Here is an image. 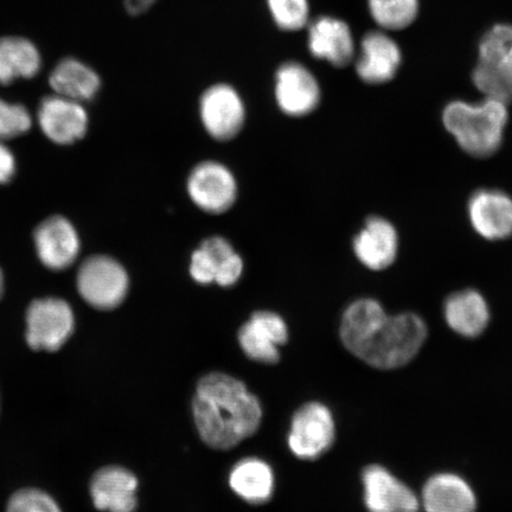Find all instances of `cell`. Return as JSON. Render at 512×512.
<instances>
[{
	"label": "cell",
	"instance_id": "29",
	"mask_svg": "<svg viewBox=\"0 0 512 512\" xmlns=\"http://www.w3.org/2000/svg\"><path fill=\"white\" fill-rule=\"evenodd\" d=\"M6 512H62L59 504L47 492L22 489L11 496Z\"/></svg>",
	"mask_w": 512,
	"mask_h": 512
},
{
	"label": "cell",
	"instance_id": "1",
	"mask_svg": "<svg viewBox=\"0 0 512 512\" xmlns=\"http://www.w3.org/2000/svg\"><path fill=\"white\" fill-rule=\"evenodd\" d=\"M192 414L204 443L216 450H229L259 430L262 407L242 381L210 373L197 384Z\"/></svg>",
	"mask_w": 512,
	"mask_h": 512
},
{
	"label": "cell",
	"instance_id": "4",
	"mask_svg": "<svg viewBox=\"0 0 512 512\" xmlns=\"http://www.w3.org/2000/svg\"><path fill=\"white\" fill-rule=\"evenodd\" d=\"M76 284L87 304L96 310L108 311L124 303L130 278L119 261L108 255H95L81 265Z\"/></svg>",
	"mask_w": 512,
	"mask_h": 512
},
{
	"label": "cell",
	"instance_id": "13",
	"mask_svg": "<svg viewBox=\"0 0 512 512\" xmlns=\"http://www.w3.org/2000/svg\"><path fill=\"white\" fill-rule=\"evenodd\" d=\"M35 246L44 266L63 271L78 258L80 239L72 223L62 216H54L37 227Z\"/></svg>",
	"mask_w": 512,
	"mask_h": 512
},
{
	"label": "cell",
	"instance_id": "21",
	"mask_svg": "<svg viewBox=\"0 0 512 512\" xmlns=\"http://www.w3.org/2000/svg\"><path fill=\"white\" fill-rule=\"evenodd\" d=\"M444 316L448 326L465 338H477L490 324L488 302L475 290L453 293L446 299Z\"/></svg>",
	"mask_w": 512,
	"mask_h": 512
},
{
	"label": "cell",
	"instance_id": "30",
	"mask_svg": "<svg viewBox=\"0 0 512 512\" xmlns=\"http://www.w3.org/2000/svg\"><path fill=\"white\" fill-rule=\"evenodd\" d=\"M32 120L27 108L0 99V139H11L27 133Z\"/></svg>",
	"mask_w": 512,
	"mask_h": 512
},
{
	"label": "cell",
	"instance_id": "19",
	"mask_svg": "<svg viewBox=\"0 0 512 512\" xmlns=\"http://www.w3.org/2000/svg\"><path fill=\"white\" fill-rule=\"evenodd\" d=\"M356 258L371 271L386 270L398 256L399 235L383 217H370L354 240Z\"/></svg>",
	"mask_w": 512,
	"mask_h": 512
},
{
	"label": "cell",
	"instance_id": "5",
	"mask_svg": "<svg viewBox=\"0 0 512 512\" xmlns=\"http://www.w3.org/2000/svg\"><path fill=\"white\" fill-rule=\"evenodd\" d=\"M336 422L334 414L322 402H307L294 413L288 447L302 460H316L334 445Z\"/></svg>",
	"mask_w": 512,
	"mask_h": 512
},
{
	"label": "cell",
	"instance_id": "23",
	"mask_svg": "<svg viewBox=\"0 0 512 512\" xmlns=\"http://www.w3.org/2000/svg\"><path fill=\"white\" fill-rule=\"evenodd\" d=\"M50 86L55 94L82 102L95 98L101 88V80L94 69L79 60H62L50 75Z\"/></svg>",
	"mask_w": 512,
	"mask_h": 512
},
{
	"label": "cell",
	"instance_id": "10",
	"mask_svg": "<svg viewBox=\"0 0 512 512\" xmlns=\"http://www.w3.org/2000/svg\"><path fill=\"white\" fill-rule=\"evenodd\" d=\"M274 95L280 111L294 118L311 114L322 98L316 76L298 62H285L278 68Z\"/></svg>",
	"mask_w": 512,
	"mask_h": 512
},
{
	"label": "cell",
	"instance_id": "24",
	"mask_svg": "<svg viewBox=\"0 0 512 512\" xmlns=\"http://www.w3.org/2000/svg\"><path fill=\"white\" fill-rule=\"evenodd\" d=\"M42 57L35 44L23 37L0 38V83L32 79L40 72Z\"/></svg>",
	"mask_w": 512,
	"mask_h": 512
},
{
	"label": "cell",
	"instance_id": "15",
	"mask_svg": "<svg viewBox=\"0 0 512 512\" xmlns=\"http://www.w3.org/2000/svg\"><path fill=\"white\" fill-rule=\"evenodd\" d=\"M387 318V312L382 304L373 298H362L352 302L345 309L339 326V336L344 348L358 360L386 323Z\"/></svg>",
	"mask_w": 512,
	"mask_h": 512
},
{
	"label": "cell",
	"instance_id": "26",
	"mask_svg": "<svg viewBox=\"0 0 512 512\" xmlns=\"http://www.w3.org/2000/svg\"><path fill=\"white\" fill-rule=\"evenodd\" d=\"M374 21L386 30H402L411 25L419 12V0H368Z\"/></svg>",
	"mask_w": 512,
	"mask_h": 512
},
{
	"label": "cell",
	"instance_id": "3",
	"mask_svg": "<svg viewBox=\"0 0 512 512\" xmlns=\"http://www.w3.org/2000/svg\"><path fill=\"white\" fill-rule=\"evenodd\" d=\"M428 337L424 319L414 312L388 316L358 360L377 370L406 367L418 356Z\"/></svg>",
	"mask_w": 512,
	"mask_h": 512
},
{
	"label": "cell",
	"instance_id": "22",
	"mask_svg": "<svg viewBox=\"0 0 512 512\" xmlns=\"http://www.w3.org/2000/svg\"><path fill=\"white\" fill-rule=\"evenodd\" d=\"M229 485L243 501L265 504L274 494L272 467L259 458L243 459L230 471Z\"/></svg>",
	"mask_w": 512,
	"mask_h": 512
},
{
	"label": "cell",
	"instance_id": "14",
	"mask_svg": "<svg viewBox=\"0 0 512 512\" xmlns=\"http://www.w3.org/2000/svg\"><path fill=\"white\" fill-rule=\"evenodd\" d=\"M138 479L121 466L102 467L94 473L91 497L94 507L105 512H136Z\"/></svg>",
	"mask_w": 512,
	"mask_h": 512
},
{
	"label": "cell",
	"instance_id": "28",
	"mask_svg": "<svg viewBox=\"0 0 512 512\" xmlns=\"http://www.w3.org/2000/svg\"><path fill=\"white\" fill-rule=\"evenodd\" d=\"M473 82L485 99L496 100L509 105L512 101V80L494 72L489 68L477 64L473 72Z\"/></svg>",
	"mask_w": 512,
	"mask_h": 512
},
{
	"label": "cell",
	"instance_id": "2",
	"mask_svg": "<svg viewBox=\"0 0 512 512\" xmlns=\"http://www.w3.org/2000/svg\"><path fill=\"white\" fill-rule=\"evenodd\" d=\"M508 119V105L491 99L475 105L453 101L443 114L446 130L466 153L478 158L490 157L499 150Z\"/></svg>",
	"mask_w": 512,
	"mask_h": 512
},
{
	"label": "cell",
	"instance_id": "33",
	"mask_svg": "<svg viewBox=\"0 0 512 512\" xmlns=\"http://www.w3.org/2000/svg\"><path fill=\"white\" fill-rule=\"evenodd\" d=\"M16 172V160L12 152L0 143V184L9 183Z\"/></svg>",
	"mask_w": 512,
	"mask_h": 512
},
{
	"label": "cell",
	"instance_id": "8",
	"mask_svg": "<svg viewBox=\"0 0 512 512\" xmlns=\"http://www.w3.org/2000/svg\"><path fill=\"white\" fill-rule=\"evenodd\" d=\"M363 505L368 512H419L414 490L380 464H370L361 473Z\"/></svg>",
	"mask_w": 512,
	"mask_h": 512
},
{
	"label": "cell",
	"instance_id": "7",
	"mask_svg": "<svg viewBox=\"0 0 512 512\" xmlns=\"http://www.w3.org/2000/svg\"><path fill=\"white\" fill-rule=\"evenodd\" d=\"M187 191L192 203L208 214L226 213L238 198V182L226 165L206 160L191 170Z\"/></svg>",
	"mask_w": 512,
	"mask_h": 512
},
{
	"label": "cell",
	"instance_id": "16",
	"mask_svg": "<svg viewBox=\"0 0 512 512\" xmlns=\"http://www.w3.org/2000/svg\"><path fill=\"white\" fill-rule=\"evenodd\" d=\"M469 217L482 238L508 239L512 235V198L501 190H479L470 198Z\"/></svg>",
	"mask_w": 512,
	"mask_h": 512
},
{
	"label": "cell",
	"instance_id": "6",
	"mask_svg": "<svg viewBox=\"0 0 512 512\" xmlns=\"http://www.w3.org/2000/svg\"><path fill=\"white\" fill-rule=\"evenodd\" d=\"M75 330L72 307L60 298L34 300L27 312V343L32 350L59 351Z\"/></svg>",
	"mask_w": 512,
	"mask_h": 512
},
{
	"label": "cell",
	"instance_id": "12",
	"mask_svg": "<svg viewBox=\"0 0 512 512\" xmlns=\"http://www.w3.org/2000/svg\"><path fill=\"white\" fill-rule=\"evenodd\" d=\"M38 123L51 142L69 145L86 136L88 114L81 102L55 94L42 100Z\"/></svg>",
	"mask_w": 512,
	"mask_h": 512
},
{
	"label": "cell",
	"instance_id": "11",
	"mask_svg": "<svg viewBox=\"0 0 512 512\" xmlns=\"http://www.w3.org/2000/svg\"><path fill=\"white\" fill-rule=\"evenodd\" d=\"M240 347L252 361L274 364L280 360V348L288 341L283 317L272 311H256L239 331Z\"/></svg>",
	"mask_w": 512,
	"mask_h": 512
},
{
	"label": "cell",
	"instance_id": "31",
	"mask_svg": "<svg viewBox=\"0 0 512 512\" xmlns=\"http://www.w3.org/2000/svg\"><path fill=\"white\" fill-rule=\"evenodd\" d=\"M191 278L200 285H210L215 283L217 273V261L206 249L201 246L191 255L190 267Z\"/></svg>",
	"mask_w": 512,
	"mask_h": 512
},
{
	"label": "cell",
	"instance_id": "25",
	"mask_svg": "<svg viewBox=\"0 0 512 512\" xmlns=\"http://www.w3.org/2000/svg\"><path fill=\"white\" fill-rule=\"evenodd\" d=\"M478 63L512 80V25L498 24L486 32Z\"/></svg>",
	"mask_w": 512,
	"mask_h": 512
},
{
	"label": "cell",
	"instance_id": "17",
	"mask_svg": "<svg viewBox=\"0 0 512 512\" xmlns=\"http://www.w3.org/2000/svg\"><path fill=\"white\" fill-rule=\"evenodd\" d=\"M307 46L316 59L338 68L347 67L355 55L354 37L348 24L329 16L318 17L309 25Z\"/></svg>",
	"mask_w": 512,
	"mask_h": 512
},
{
	"label": "cell",
	"instance_id": "9",
	"mask_svg": "<svg viewBox=\"0 0 512 512\" xmlns=\"http://www.w3.org/2000/svg\"><path fill=\"white\" fill-rule=\"evenodd\" d=\"M200 117L210 137L227 142L238 136L245 125V102L234 87L216 83L201 96Z\"/></svg>",
	"mask_w": 512,
	"mask_h": 512
},
{
	"label": "cell",
	"instance_id": "18",
	"mask_svg": "<svg viewBox=\"0 0 512 512\" xmlns=\"http://www.w3.org/2000/svg\"><path fill=\"white\" fill-rule=\"evenodd\" d=\"M425 512H476L477 496L472 486L452 472H439L426 480L421 491Z\"/></svg>",
	"mask_w": 512,
	"mask_h": 512
},
{
	"label": "cell",
	"instance_id": "34",
	"mask_svg": "<svg viewBox=\"0 0 512 512\" xmlns=\"http://www.w3.org/2000/svg\"><path fill=\"white\" fill-rule=\"evenodd\" d=\"M4 293V275L2 270H0V298L3 297Z\"/></svg>",
	"mask_w": 512,
	"mask_h": 512
},
{
	"label": "cell",
	"instance_id": "20",
	"mask_svg": "<svg viewBox=\"0 0 512 512\" xmlns=\"http://www.w3.org/2000/svg\"><path fill=\"white\" fill-rule=\"evenodd\" d=\"M401 51L392 38L380 31L364 36L356 72L368 85H382L392 79L400 68Z\"/></svg>",
	"mask_w": 512,
	"mask_h": 512
},
{
	"label": "cell",
	"instance_id": "27",
	"mask_svg": "<svg viewBox=\"0 0 512 512\" xmlns=\"http://www.w3.org/2000/svg\"><path fill=\"white\" fill-rule=\"evenodd\" d=\"M273 22L280 30H302L310 21L309 0H266Z\"/></svg>",
	"mask_w": 512,
	"mask_h": 512
},
{
	"label": "cell",
	"instance_id": "32",
	"mask_svg": "<svg viewBox=\"0 0 512 512\" xmlns=\"http://www.w3.org/2000/svg\"><path fill=\"white\" fill-rule=\"evenodd\" d=\"M243 270H245V264L241 256L234 252L222 260L217 267L215 284L221 287H232L239 283Z\"/></svg>",
	"mask_w": 512,
	"mask_h": 512
}]
</instances>
